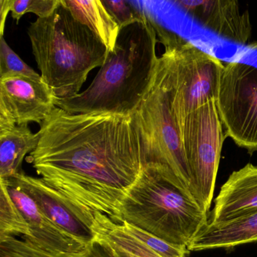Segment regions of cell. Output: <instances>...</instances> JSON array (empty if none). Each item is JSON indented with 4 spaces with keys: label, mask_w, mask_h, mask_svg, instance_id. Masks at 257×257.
<instances>
[{
    "label": "cell",
    "mask_w": 257,
    "mask_h": 257,
    "mask_svg": "<svg viewBox=\"0 0 257 257\" xmlns=\"http://www.w3.org/2000/svg\"><path fill=\"white\" fill-rule=\"evenodd\" d=\"M39 126L27 163L74 207L92 235L102 214L119 223L121 202L143 169L131 115L71 114L56 107Z\"/></svg>",
    "instance_id": "cell-1"
},
{
    "label": "cell",
    "mask_w": 257,
    "mask_h": 257,
    "mask_svg": "<svg viewBox=\"0 0 257 257\" xmlns=\"http://www.w3.org/2000/svg\"><path fill=\"white\" fill-rule=\"evenodd\" d=\"M156 30L149 18L119 28L114 48L93 82L82 93L56 99L71 114L109 113L131 115L146 94L158 57Z\"/></svg>",
    "instance_id": "cell-2"
},
{
    "label": "cell",
    "mask_w": 257,
    "mask_h": 257,
    "mask_svg": "<svg viewBox=\"0 0 257 257\" xmlns=\"http://www.w3.org/2000/svg\"><path fill=\"white\" fill-rule=\"evenodd\" d=\"M27 33L41 76L58 99L78 94L89 72L107 58L102 39L59 3L49 16L31 23Z\"/></svg>",
    "instance_id": "cell-3"
},
{
    "label": "cell",
    "mask_w": 257,
    "mask_h": 257,
    "mask_svg": "<svg viewBox=\"0 0 257 257\" xmlns=\"http://www.w3.org/2000/svg\"><path fill=\"white\" fill-rule=\"evenodd\" d=\"M122 222L188 249L209 218L188 193L155 171L143 169L121 202Z\"/></svg>",
    "instance_id": "cell-4"
},
{
    "label": "cell",
    "mask_w": 257,
    "mask_h": 257,
    "mask_svg": "<svg viewBox=\"0 0 257 257\" xmlns=\"http://www.w3.org/2000/svg\"><path fill=\"white\" fill-rule=\"evenodd\" d=\"M131 117L140 139L143 169L155 171L193 198L179 123L158 63L149 88Z\"/></svg>",
    "instance_id": "cell-5"
},
{
    "label": "cell",
    "mask_w": 257,
    "mask_h": 257,
    "mask_svg": "<svg viewBox=\"0 0 257 257\" xmlns=\"http://www.w3.org/2000/svg\"><path fill=\"white\" fill-rule=\"evenodd\" d=\"M151 22L158 42L164 47L157 63L164 75L172 108L180 124L190 113L215 100L224 64L217 56L192 41Z\"/></svg>",
    "instance_id": "cell-6"
},
{
    "label": "cell",
    "mask_w": 257,
    "mask_h": 257,
    "mask_svg": "<svg viewBox=\"0 0 257 257\" xmlns=\"http://www.w3.org/2000/svg\"><path fill=\"white\" fill-rule=\"evenodd\" d=\"M216 105L226 137L257 151V42L241 47L224 64Z\"/></svg>",
    "instance_id": "cell-7"
},
{
    "label": "cell",
    "mask_w": 257,
    "mask_h": 257,
    "mask_svg": "<svg viewBox=\"0 0 257 257\" xmlns=\"http://www.w3.org/2000/svg\"><path fill=\"white\" fill-rule=\"evenodd\" d=\"M179 125L191 179L192 196L204 211L209 213L226 138L216 101H210L190 113Z\"/></svg>",
    "instance_id": "cell-8"
},
{
    "label": "cell",
    "mask_w": 257,
    "mask_h": 257,
    "mask_svg": "<svg viewBox=\"0 0 257 257\" xmlns=\"http://www.w3.org/2000/svg\"><path fill=\"white\" fill-rule=\"evenodd\" d=\"M151 21L173 30L179 17L188 18L202 30L240 47L247 45L252 35L247 11L238 0H143Z\"/></svg>",
    "instance_id": "cell-9"
},
{
    "label": "cell",
    "mask_w": 257,
    "mask_h": 257,
    "mask_svg": "<svg viewBox=\"0 0 257 257\" xmlns=\"http://www.w3.org/2000/svg\"><path fill=\"white\" fill-rule=\"evenodd\" d=\"M56 99L43 80L0 78V128L30 123L40 125L57 107Z\"/></svg>",
    "instance_id": "cell-10"
},
{
    "label": "cell",
    "mask_w": 257,
    "mask_h": 257,
    "mask_svg": "<svg viewBox=\"0 0 257 257\" xmlns=\"http://www.w3.org/2000/svg\"><path fill=\"white\" fill-rule=\"evenodd\" d=\"M3 183L21 214L30 226L32 238L58 251L81 253L89 247L92 239H84L69 233L56 224L38 206L34 199L22 189L9 182Z\"/></svg>",
    "instance_id": "cell-11"
},
{
    "label": "cell",
    "mask_w": 257,
    "mask_h": 257,
    "mask_svg": "<svg viewBox=\"0 0 257 257\" xmlns=\"http://www.w3.org/2000/svg\"><path fill=\"white\" fill-rule=\"evenodd\" d=\"M257 211V166L248 163L229 175L215 199L209 223H221Z\"/></svg>",
    "instance_id": "cell-12"
},
{
    "label": "cell",
    "mask_w": 257,
    "mask_h": 257,
    "mask_svg": "<svg viewBox=\"0 0 257 257\" xmlns=\"http://www.w3.org/2000/svg\"><path fill=\"white\" fill-rule=\"evenodd\" d=\"M257 242V211L221 223H209L188 247L189 251L230 248Z\"/></svg>",
    "instance_id": "cell-13"
},
{
    "label": "cell",
    "mask_w": 257,
    "mask_h": 257,
    "mask_svg": "<svg viewBox=\"0 0 257 257\" xmlns=\"http://www.w3.org/2000/svg\"><path fill=\"white\" fill-rule=\"evenodd\" d=\"M39 139V132L33 133L28 124L0 128V181L24 172L23 161L36 149Z\"/></svg>",
    "instance_id": "cell-14"
},
{
    "label": "cell",
    "mask_w": 257,
    "mask_h": 257,
    "mask_svg": "<svg viewBox=\"0 0 257 257\" xmlns=\"http://www.w3.org/2000/svg\"><path fill=\"white\" fill-rule=\"evenodd\" d=\"M0 257H118L104 240L93 237L81 253H69L52 250L32 237H0Z\"/></svg>",
    "instance_id": "cell-15"
},
{
    "label": "cell",
    "mask_w": 257,
    "mask_h": 257,
    "mask_svg": "<svg viewBox=\"0 0 257 257\" xmlns=\"http://www.w3.org/2000/svg\"><path fill=\"white\" fill-rule=\"evenodd\" d=\"M78 22L89 27L112 51L119 34V27L104 7L101 0H58Z\"/></svg>",
    "instance_id": "cell-16"
},
{
    "label": "cell",
    "mask_w": 257,
    "mask_h": 257,
    "mask_svg": "<svg viewBox=\"0 0 257 257\" xmlns=\"http://www.w3.org/2000/svg\"><path fill=\"white\" fill-rule=\"evenodd\" d=\"M30 236V226L15 202L6 185L0 182V237Z\"/></svg>",
    "instance_id": "cell-17"
},
{
    "label": "cell",
    "mask_w": 257,
    "mask_h": 257,
    "mask_svg": "<svg viewBox=\"0 0 257 257\" xmlns=\"http://www.w3.org/2000/svg\"><path fill=\"white\" fill-rule=\"evenodd\" d=\"M22 76L42 81V76L21 60L0 36V78Z\"/></svg>",
    "instance_id": "cell-18"
},
{
    "label": "cell",
    "mask_w": 257,
    "mask_h": 257,
    "mask_svg": "<svg viewBox=\"0 0 257 257\" xmlns=\"http://www.w3.org/2000/svg\"><path fill=\"white\" fill-rule=\"evenodd\" d=\"M119 27L147 18L143 0H101Z\"/></svg>",
    "instance_id": "cell-19"
},
{
    "label": "cell",
    "mask_w": 257,
    "mask_h": 257,
    "mask_svg": "<svg viewBox=\"0 0 257 257\" xmlns=\"http://www.w3.org/2000/svg\"><path fill=\"white\" fill-rule=\"evenodd\" d=\"M121 223L128 232L143 241L149 248L152 249L162 257H187L188 254V249L170 244L149 232H145L125 222Z\"/></svg>",
    "instance_id": "cell-20"
},
{
    "label": "cell",
    "mask_w": 257,
    "mask_h": 257,
    "mask_svg": "<svg viewBox=\"0 0 257 257\" xmlns=\"http://www.w3.org/2000/svg\"><path fill=\"white\" fill-rule=\"evenodd\" d=\"M58 4V0H12L10 12L18 23L23 15L33 13L38 18L49 16Z\"/></svg>",
    "instance_id": "cell-21"
},
{
    "label": "cell",
    "mask_w": 257,
    "mask_h": 257,
    "mask_svg": "<svg viewBox=\"0 0 257 257\" xmlns=\"http://www.w3.org/2000/svg\"><path fill=\"white\" fill-rule=\"evenodd\" d=\"M12 0H0V36L4 33L5 25L8 14L10 12Z\"/></svg>",
    "instance_id": "cell-22"
}]
</instances>
